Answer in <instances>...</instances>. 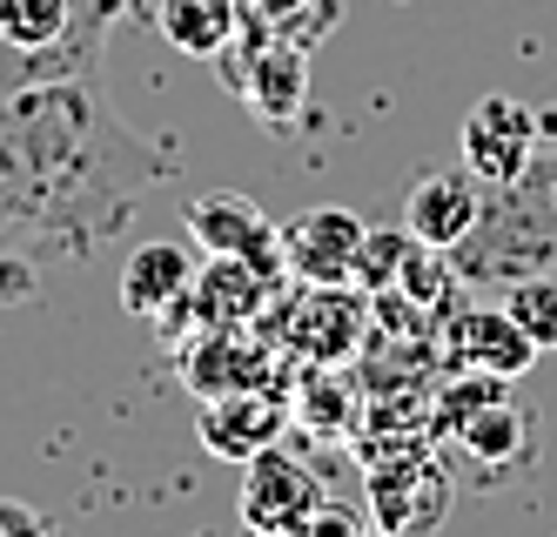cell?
I'll return each mask as SVG.
<instances>
[{
    "label": "cell",
    "mask_w": 557,
    "mask_h": 537,
    "mask_svg": "<svg viewBox=\"0 0 557 537\" xmlns=\"http://www.w3.org/2000/svg\"><path fill=\"white\" fill-rule=\"evenodd\" d=\"M262 337L315 369L349 363L370 337V296L356 282H283L275 303L262 309Z\"/></svg>",
    "instance_id": "3957f363"
},
{
    "label": "cell",
    "mask_w": 557,
    "mask_h": 537,
    "mask_svg": "<svg viewBox=\"0 0 557 537\" xmlns=\"http://www.w3.org/2000/svg\"><path fill=\"white\" fill-rule=\"evenodd\" d=\"M275 356L283 350H275L256 322H243V329H195L175 363H182V383L195 396H228V390L275 383Z\"/></svg>",
    "instance_id": "ba28073f"
},
{
    "label": "cell",
    "mask_w": 557,
    "mask_h": 537,
    "mask_svg": "<svg viewBox=\"0 0 557 537\" xmlns=\"http://www.w3.org/2000/svg\"><path fill=\"white\" fill-rule=\"evenodd\" d=\"M457 161H463L470 175H484L491 188L497 182H517L537 161V114L517 101V95H484V101L463 114Z\"/></svg>",
    "instance_id": "8992f818"
},
{
    "label": "cell",
    "mask_w": 557,
    "mask_h": 537,
    "mask_svg": "<svg viewBox=\"0 0 557 537\" xmlns=\"http://www.w3.org/2000/svg\"><path fill=\"white\" fill-rule=\"evenodd\" d=\"M0 530H48V511H34V504H21V498H0Z\"/></svg>",
    "instance_id": "ffe728a7"
},
{
    "label": "cell",
    "mask_w": 557,
    "mask_h": 537,
    "mask_svg": "<svg viewBox=\"0 0 557 537\" xmlns=\"http://www.w3.org/2000/svg\"><path fill=\"white\" fill-rule=\"evenodd\" d=\"M243 54L249 61H228L222 54V74H228V88L243 95L269 129H289L296 121V108H302V95H309V48L302 40H283V34H262V27H249L243 21Z\"/></svg>",
    "instance_id": "5b68a950"
},
{
    "label": "cell",
    "mask_w": 557,
    "mask_h": 537,
    "mask_svg": "<svg viewBox=\"0 0 557 537\" xmlns=\"http://www.w3.org/2000/svg\"><path fill=\"white\" fill-rule=\"evenodd\" d=\"M289 417H302L309 430H323V437H343L349 417H356V396L343 377H309L302 396H289Z\"/></svg>",
    "instance_id": "ac0fdd59"
},
{
    "label": "cell",
    "mask_w": 557,
    "mask_h": 537,
    "mask_svg": "<svg viewBox=\"0 0 557 537\" xmlns=\"http://www.w3.org/2000/svg\"><path fill=\"white\" fill-rule=\"evenodd\" d=\"M410 229H370L363 235V256H356V289L363 296H376V289H389L396 282V269H404V256H410Z\"/></svg>",
    "instance_id": "d6986e66"
},
{
    "label": "cell",
    "mask_w": 557,
    "mask_h": 537,
    "mask_svg": "<svg viewBox=\"0 0 557 537\" xmlns=\"http://www.w3.org/2000/svg\"><path fill=\"white\" fill-rule=\"evenodd\" d=\"M289 276H269L243 256H209L188 282V322L195 329H243V322H262V309L275 303V289Z\"/></svg>",
    "instance_id": "30bf717a"
},
{
    "label": "cell",
    "mask_w": 557,
    "mask_h": 537,
    "mask_svg": "<svg viewBox=\"0 0 557 537\" xmlns=\"http://www.w3.org/2000/svg\"><path fill=\"white\" fill-rule=\"evenodd\" d=\"M504 309H510V322L524 329L537 350H557V276H550V269H544V276L504 282Z\"/></svg>",
    "instance_id": "e0dca14e"
},
{
    "label": "cell",
    "mask_w": 557,
    "mask_h": 537,
    "mask_svg": "<svg viewBox=\"0 0 557 537\" xmlns=\"http://www.w3.org/2000/svg\"><path fill=\"white\" fill-rule=\"evenodd\" d=\"M188 242L202 256H243L269 276H289L283 269V229L262 216V202L235 195V188H209V195L188 202Z\"/></svg>",
    "instance_id": "52a82bcc"
},
{
    "label": "cell",
    "mask_w": 557,
    "mask_h": 537,
    "mask_svg": "<svg viewBox=\"0 0 557 537\" xmlns=\"http://www.w3.org/2000/svg\"><path fill=\"white\" fill-rule=\"evenodd\" d=\"M154 27L188 61H222V48L243 34V0H162Z\"/></svg>",
    "instance_id": "9a60e30c"
},
{
    "label": "cell",
    "mask_w": 557,
    "mask_h": 537,
    "mask_svg": "<svg viewBox=\"0 0 557 537\" xmlns=\"http://www.w3.org/2000/svg\"><path fill=\"white\" fill-rule=\"evenodd\" d=\"M363 216L349 209H302L283 229V269L289 282H356V256H363Z\"/></svg>",
    "instance_id": "7c38bea8"
},
{
    "label": "cell",
    "mask_w": 557,
    "mask_h": 537,
    "mask_svg": "<svg viewBox=\"0 0 557 537\" xmlns=\"http://www.w3.org/2000/svg\"><path fill=\"white\" fill-rule=\"evenodd\" d=\"M450 269L476 289H504L517 276L557 269V161L537 155L517 182H497L484 195V216L450 249Z\"/></svg>",
    "instance_id": "7a4b0ae2"
},
{
    "label": "cell",
    "mask_w": 557,
    "mask_h": 537,
    "mask_svg": "<svg viewBox=\"0 0 557 537\" xmlns=\"http://www.w3.org/2000/svg\"><path fill=\"white\" fill-rule=\"evenodd\" d=\"M169 175V148L114 114L101 74L0 95V242L27 235L88 263L128 229L135 202Z\"/></svg>",
    "instance_id": "6da1fadb"
},
{
    "label": "cell",
    "mask_w": 557,
    "mask_h": 537,
    "mask_svg": "<svg viewBox=\"0 0 557 537\" xmlns=\"http://www.w3.org/2000/svg\"><path fill=\"white\" fill-rule=\"evenodd\" d=\"M235 511L262 537H309L315 511H323V477L302 457H289L283 443H269L243 464V498H235Z\"/></svg>",
    "instance_id": "277c9868"
},
{
    "label": "cell",
    "mask_w": 557,
    "mask_h": 537,
    "mask_svg": "<svg viewBox=\"0 0 557 537\" xmlns=\"http://www.w3.org/2000/svg\"><path fill=\"white\" fill-rule=\"evenodd\" d=\"M195 263L188 242H141V249L122 263V309L141 316V322H162L188 303V282H195Z\"/></svg>",
    "instance_id": "4fadbf2b"
},
{
    "label": "cell",
    "mask_w": 557,
    "mask_h": 537,
    "mask_svg": "<svg viewBox=\"0 0 557 537\" xmlns=\"http://www.w3.org/2000/svg\"><path fill=\"white\" fill-rule=\"evenodd\" d=\"M484 195H491V182L484 175H470L463 161H450V169H430L417 188H410V202H404V229L417 235V242H430V249H457V242L476 229V216H484Z\"/></svg>",
    "instance_id": "8fae6325"
},
{
    "label": "cell",
    "mask_w": 557,
    "mask_h": 537,
    "mask_svg": "<svg viewBox=\"0 0 557 537\" xmlns=\"http://www.w3.org/2000/svg\"><path fill=\"white\" fill-rule=\"evenodd\" d=\"M243 21L262 27V34H283V40L315 48V40L336 27V0H243Z\"/></svg>",
    "instance_id": "2e32d148"
},
{
    "label": "cell",
    "mask_w": 557,
    "mask_h": 537,
    "mask_svg": "<svg viewBox=\"0 0 557 537\" xmlns=\"http://www.w3.org/2000/svg\"><path fill=\"white\" fill-rule=\"evenodd\" d=\"M195 430H202V450L222 464H249L256 450L283 443L289 430V396L262 383V390H228V396H202V417H195Z\"/></svg>",
    "instance_id": "9c48e42d"
},
{
    "label": "cell",
    "mask_w": 557,
    "mask_h": 537,
    "mask_svg": "<svg viewBox=\"0 0 557 537\" xmlns=\"http://www.w3.org/2000/svg\"><path fill=\"white\" fill-rule=\"evenodd\" d=\"M450 356H457L463 369H476V377H504V383H517L544 350L510 322V309H463V316L450 322Z\"/></svg>",
    "instance_id": "5bb4252c"
}]
</instances>
